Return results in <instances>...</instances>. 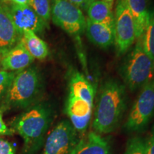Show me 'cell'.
Instances as JSON below:
<instances>
[{
	"label": "cell",
	"mask_w": 154,
	"mask_h": 154,
	"mask_svg": "<svg viewBox=\"0 0 154 154\" xmlns=\"http://www.w3.org/2000/svg\"><path fill=\"white\" fill-rule=\"evenodd\" d=\"M128 106L127 88L124 83L109 78L100 86L96 98L92 127L101 135L111 134L120 126Z\"/></svg>",
	"instance_id": "cell-1"
},
{
	"label": "cell",
	"mask_w": 154,
	"mask_h": 154,
	"mask_svg": "<svg viewBox=\"0 0 154 154\" xmlns=\"http://www.w3.org/2000/svg\"><path fill=\"white\" fill-rule=\"evenodd\" d=\"M54 118V110L47 102H38L17 116L10 128L22 138V154H36L44 146Z\"/></svg>",
	"instance_id": "cell-2"
},
{
	"label": "cell",
	"mask_w": 154,
	"mask_h": 154,
	"mask_svg": "<svg viewBox=\"0 0 154 154\" xmlns=\"http://www.w3.org/2000/svg\"><path fill=\"white\" fill-rule=\"evenodd\" d=\"M44 90L43 77L36 67H28L15 74L3 97L0 109H26L40 102Z\"/></svg>",
	"instance_id": "cell-3"
},
{
	"label": "cell",
	"mask_w": 154,
	"mask_h": 154,
	"mask_svg": "<svg viewBox=\"0 0 154 154\" xmlns=\"http://www.w3.org/2000/svg\"><path fill=\"white\" fill-rule=\"evenodd\" d=\"M123 83L131 92H136L154 78V63L144 51L140 38L128 52L119 68Z\"/></svg>",
	"instance_id": "cell-4"
},
{
	"label": "cell",
	"mask_w": 154,
	"mask_h": 154,
	"mask_svg": "<svg viewBox=\"0 0 154 154\" xmlns=\"http://www.w3.org/2000/svg\"><path fill=\"white\" fill-rule=\"evenodd\" d=\"M154 116V78L140 89L124 129L127 133H141L146 130Z\"/></svg>",
	"instance_id": "cell-5"
},
{
	"label": "cell",
	"mask_w": 154,
	"mask_h": 154,
	"mask_svg": "<svg viewBox=\"0 0 154 154\" xmlns=\"http://www.w3.org/2000/svg\"><path fill=\"white\" fill-rule=\"evenodd\" d=\"M51 19L54 24L75 38L85 32L86 18L84 12L67 0H51Z\"/></svg>",
	"instance_id": "cell-6"
},
{
	"label": "cell",
	"mask_w": 154,
	"mask_h": 154,
	"mask_svg": "<svg viewBox=\"0 0 154 154\" xmlns=\"http://www.w3.org/2000/svg\"><path fill=\"white\" fill-rule=\"evenodd\" d=\"M82 138L68 119L59 121L46 137L42 154H71Z\"/></svg>",
	"instance_id": "cell-7"
},
{
	"label": "cell",
	"mask_w": 154,
	"mask_h": 154,
	"mask_svg": "<svg viewBox=\"0 0 154 154\" xmlns=\"http://www.w3.org/2000/svg\"><path fill=\"white\" fill-rule=\"evenodd\" d=\"M114 16V44L118 54L122 55L136 40L134 21L125 0L117 1Z\"/></svg>",
	"instance_id": "cell-8"
},
{
	"label": "cell",
	"mask_w": 154,
	"mask_h": 154,
	"mask_svg": "<svg viewBox=\"0 0 154 154\" xmlns=\"http://www.w3.org/2000/svg\"><path fill=\"white\" fill-rule=\"evenodd\" d=\"M94 103L79 96L68 94L64 111L69 120L81 136L86 134L91 122Z\"/></svg>",
	"instance_id": "cell-9"
},
{
	"label": "cell",
	"mask_w": 154,
	"mask_h": 154,
	"mask_svg": "<svg viewBox=\"0 0 154 154\" xmlns=\"http://www.w3.org/2000/svg\"><path fill=\"white\" fill-rule=\"evenodd\" d=\"M11 19L15 27L22 35L24 31H32L36 34H42L48 27L30 6L9 5Z\"/></svg>",
	"instance_id": "cell-10"
},
{
	"label": "cell",
	"mask_w": 154,
	"mask_h": 154,
	"mask_svg": "<svg viewBox=\"0 0 154 154\" xmlns=\"http://www.w3.org/2000/svg\"><path fill=\"white\" fill-rule=\"evenodd\" d=\"M22 35L15 27L9 5L0 3V55L12 49L22 39Z\"/></svg>",
	"instance_id": "cell-11"
},
{
	"label": "cell",
	"mask_w": 154,
	"mask_h": 154,
	"mask_svg": "<svg viewBox=\"0 0 154 154\" xmlns=\"http://www.w3.org/2000/svg\"><path fill=\"white\" fill-rule=\"evenodd\" d=\"M34 60L21 39L16 46L2 56L0 63L5 71L20 72L28 68Z\"/></svg>",
	"instance_id": "cell-12"
},
{
	"label": "cell",
	"mask_w": 154,
	"mask_h": 154,
	"mask_svg": "<svg viewBox=\"0 0 154 154\" xmlns=\"http://www.w3.org/2000/svg\"><path fill=\"white\" fill-rule=\"evenodd\" d=\"M71 154H113L109 138L93 131L82 136Z\"/></svg>",
	"instance_id": "cell-13"
},
{
	"label": "cell",
	"mask_w": 154,
	"mask_h": 154,
	"mask_svg": "<svg viewBox=\"0 0 154 154\" xmlns=\"http://www.w3.org/2000/svg\"><path fill=\"white\" fill-rule=\"evenodd\" d=\"M133 18L136 39L141 38L149 23L151 11L148 0H125Z\"/></svg>",
	"instance_id": "cell-14"
},
{
	"label": "cell",
	"mask_w": 154,
	"mask_h": 154,
	"mask_svg": "<svg viewBox=\"0 0 154 154\" xmlns=\"http://www.w3.org/2000/svg\"><path fill=\"white\" fill-rule=\"evenodd\" d=\"M85 32L88 39L99 47L106 49L114 44V30L104 24L86 19Z\"/></svg>",
	"instance_id": "cell-15"
},
{
	"label": "cell",
	"mask_w": 154,
	"mask_h": 154,
	"mask_svg": "<svg viewBox=\"0 0 154 154\" xmlns=\"http://www.w3.org/2000/svg\"><path fill=\"white\" fill-rule=\"evenodd\" d=\"M68 89V94L79 96L91 103H94V99L96 95L95 87L78 71H72L69 74Z\"/></svg>",
	"instance_id": "cell-16"
},
{
	"label": "cell",
	"mask_w": 154,
	"mask_h": 154,
	"mask_svg": "<svg viewBox=\"0 0 154 154\" xmlns=\"http://www.w3.org/2000/svg\"><path fill=\"white\" fill-rule=\"evenodd\" d=\"M88 18L94 22L104 24L114 30L115 16L112 6L103 0H94L88 6Z\"/></svg>",
	"instance_id": "cell-17"
},
{
	"label": "cell",
	"mask_w": 154,
	"mask_h": 154,
	"mask_svg": "<svg viewBox=\"0 0 154 154\" xmlns=\"http://www.w3.org/2000/svg\"><path fill=\"white\" fill-rule=\"evenodd\" d=\"M22 40L29 53L34 59H44L49 55V47L44 40L32 31H24Z\"/></svg>",
	"instance_id": "cell-18"
},
{
	"label": "cell",
	"mask_w": 154,
	"mask_h": 154,
	"mask_svg": "<svg viewBox=\"0 0 154 154\" xmlns=\"http://www.w3.org/2000/svg\"><path fill=\"white\" fill-rule=\"evenodd\" d=\"M140 41L144 51L154 63V11L151 12L149 23Z\"/></svg>",
	"instance_id": "cell-19"
},
{
	"label": "cell",
	"mask_w": 154,
	"mask_h": 154,
	"mask_svg": "<svg viewBox=\"0 0 154 154\" xmlns=\"http://www.w3.org/2000/svg\"><path fill=\"white\" fill-rule=\"evenodd\" d=\"M31 7L36 14L48 24L51 19V0H32Z\"/></svg>",
	"instance_id": "cell-20"
},
{
	"label": "cell",
	"mask_w": 154,
	"mask_h": 154,
	"mask_svg": "<svg viewBox=\"0 0 154 154\" xmlns=\"http://www.w3.org/2000/svg\"><path fill=\"white\" fill-rule=\"evenodd\" d=\"M124 154H147L146 139L140 136H134L127 141Z\"/></svg>",
	"instance_id": "cell-21"
},
{
	"label": "cell",
	"mask_w": 154,
	"mask_h": 154,
	"mask_svg": "<svg viewBox=\"0 0 154 154\" xmlns=\"http://www.w3.org/2000/svg\"><path fill=\"white\" fill-rule=\"evenodd\" d=\"M16 74L15 72L0 71V99L4 97L7 88Z\"/></svg>",
	"instance_id": "cell-22"
},
{
	"label": "cell",
	"mask_w": 154,
	"mask_h": 154,
	"mask_svg": "<svg viewBox=\"0 0 154 154\" xmlns=\"http://www.w3.org/2000/svg\"><path fill=\"white\" fill-rule=\"evenodd\" d=\"M16 149L12 143L0 138V154H15Z\"/></svg>",
	"instance_id": "cell-23"
},
{
	"label": "cell",
	"mask_w": 154,
	"mask_h": 154,
	"mask_svg": "<svg viewBox=\"0 0 154 154\" xmlns=\"http://www.w3.org/2000/svg\"><path fill=\"white\" fill-rule=\"evenodd\" d=\"M4 111L0 109V136H13L14 131L6 125L3 120Z\"/></svg>",
	"instance_id": "cell-24"
},
{
	"label": "cell",
	"mask_w": 154,
	"mask_h": 154,
	"mask_svg": "<svg viewBox=\"0 0 154 154\" xmlns=\"http://www.w3.org/2000/svg\"><path fill=\"white\" fill-rule=\"evenodd\" d=\"M147 154H154V126L147 139H146Z\"/></svg>",
	"instance_id": "cell-25"
},
{
	"label": "cell",
	"mask_w": 154,
	"mask_h": 154,
	"mask_svg": "<svg viewBox=\"0 0 154 154\" xmlns=\"http://www.w3.org/2000/svg\"><path fill=\"white\" fill-rule=\"evenodd\" d=\"M67 1L78 7L82 10L87 11L88 6L94 0H67Z\"/></svg>",
	"instance_id": "cell-26"
},
{
	"label": "cell",
	"mask_w": 154,
	"mask_h": 154,
	"mask_svg": "<svg viewBox=\"0 0 154 154\" xmlns=\"http://www.w3.org/2000/svg\"><path fill=\"white\" fill-rule=\"evenodd\" d=\"M11 5L20 6H32V0H9Z\"/></svg>",
	"instance_id": "cell-27"
},
{
	"label": "cell",
	"mask_w": 154,
	"mask_h": 154,
	"mask_svg": "<svg viewBox=\"0 0 154 154\" xmlns=\"http://www.w3.org/2000/svg\"><path fill=\"white\" fill-rule=\"evenodd\" d=\"M103 1L106 2L109 4V5H110L111 6H113V2H114V0H103Z\"/></svg>",
	"instance_id": "cell-28"
},
{
	"label": "cell",
	"mask_w": 154,
	"mask_h": 154,
	"mask_svg": "<svg viewBox=\"0 0 154 154\" xmlns=\"http://www.w3.org/2000/svg\"><path fill=\"white\" fill-rule=\"evenodd\" d=\"M0 62H1V59H0Z\"/></svg>",
	"instance_id": "cell-29"
}]
</instances>
